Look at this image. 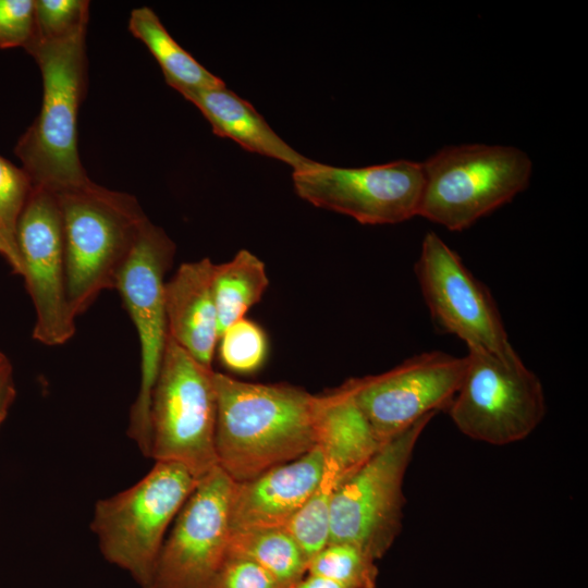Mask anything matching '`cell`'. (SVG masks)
<instances>
[{
    "label": "cell",
    "mask_w": 588,
    "mask_h": 588,
    "mask_svg": "<svg viewBox=\"0 0 588 588\" xmlns=\"http://www.w3.org/2000/svg\"><path fill=\"white\" fill-rule=\"evenodd\" d=\"M218 466L243 482L316 446L318 395L286 383H253L213 371Z\"/></svg>",
    "instance_id": "6da1fadb"
},
{
    "label": "cell",
    "mask_w": 588,
    "mask_h": 588,
    "mask_svg": "<svg viewBox=\"0 0 588 588\" xmlns=\"http://www.w3.org/2000/svg\"><path fill=\"white\" fill-rule=\"evenodd\" d=\"M63 233L66 297L84 314L120 272L148 220L137 199L93 181L56 194Z\"/></svg>",
    "instance_id": "7a4b0ae2"
},
{
    "label": "cell",
    "mask_w": 588,
    "mask_h": 588,
    "mask_svg": "<svg viewBox=\"0 0 588 588\" xmlns=\"http://www.w3.org/2000/svg\"><path fill=\"white\" fill-rule=\"evenodd\" d=\"M85 29L26 50L42 75L41 109L14 152L35 187L54 194L90 181L77 150V111L86 87Z\"/></svg>",
    "instance_id": "3957f363"
},
{
    "label": "cell",
    "mask_w": 588,
    "mask_h": 588,
    "mask_svg": "<svg viewBox=\"0 0 588 588\" xmlns=\"http://www.w3.org/2000/svg\"><path fill=\"white\" fill-rule=\"evenodd\" d=\"M421 164L418 217L454 232L511 203L532 174L529 156L505 145H449Z\"/></svg>",
    "instance_id": "277c9868"
},
{
    "label": "cell",
    "mask_w": 588,
    "mask_h": 588,
    "mask_svg": "<svg viewBox=\"0 0 588 588\" xmlns=\"http://www.w3.org/2000/svg\"><path fill=\"white\" fill-rule=\"evenodd\" d=\"M197 483L181 464L159 461L132 487L99 500L91 530L103 558L150 588L166 532Z\"/></svg>",
    "instance_id": "5b68a950"
},
{
    "label": "cell",
    "mask_w": 588,
    "mask_h": 588,
    "mask_svg": "<svg viewBox=\"0 0 588 588\" xmlns=\"http://www.w3.org/2000/svg\"><path fill=\"white\" fill-rule=\"evenodd\" d=\"M460 387L445 409L457 430L490 445L529 437L547 413L543 385L515 352L467 348Z\"/></svg>",
    "instance_id": "8992f818"
},
{
    "label": "cell",
    "mask_w": 588,
    "mask_h": 588,
    "mask_svg": "<svg viewBox=\"0 0 588 588\" xmlns=\"http://www.w3.org/2000/svg\"><path fill=\"white\" fill-rule=\"evenodd\" d=\"M216 416L212 368L198 363L168 334L150 399L149 456L179 463L201 479L218 466Z\"/></svg>",
    "instance_id": "52a82bcc"
},
{
    "label": "cell",
    "mask_w": 588,
    "mask_h": 588,
    "mask_svg": "<svg viewBox=\"0 0 588 588\" xmlns=\"http://www.w3.org/2000/svg\"><path fill=\"white\" fill-rule=\"evenodd\" d=\"M434 416H428L389 440L333 494L329 542L353 543L376 561L402 530L404 477L417 442Z\"/></svg>",
    "instance_id": "ba28073f"
},
{
    "label": "cell",
    "mask_w": 588,
    "mask_h": 588,
    "mask_svg": "<svg viewBox=\"0 0 588 588\" xmlns=\"http://www.w3.org/2000/svg\"><path fill=\"white\" fill-rule=\"evenodd\" d=\"M175 245L159 226L146 221L119 274L115 289L136 329L140 345V384L130 413L127 434L149 456L151 392L168 340L164 277Z\"/></svg>",
    "instance_id": "9c48e42d"
},
{
    "label": "cell",
    "mask_w": 588,
    "mask_h": 588,
    "mask_svg": "<svg viewBox=\"0 0 588 588\" xmlns=\"http://www.w3.org/2000/svg\"><path fill=\"white\" fill-rule=\"evenodd\" d=\"M296 194L316 207L362 224H395L418 217L424 187L421 162L341 168L311 160L293 171Z\"/></svg>",
    "instance_id": "30bf717a"
},
{
    "label": "cell",
    "mask_w": 588,
    "mask_h": 588,
    "mask_svg": "<svg viewBox=\"0 0 588 588\" xmlns=\"http://www.w3.org/2000/svg\"><path fill=\"white\" fill-rule=\"evenodd\" d=\"M414 269L438 328L467 348L498 355L515 352L490 291L437 233L425 234Z\"/></svg>",
    "instance_id": "8fae6325"
},
{
    "label": "cell",
    "mask_w": 588,
    "mask_h": 588,
    "mask_svg": "<svg viewBox=\"0 0 588 588\" xmlns=\"http://www.w3.org/2000/svg\"><path fill=\"white\" fill-rule=\"evenodd\" d=\"M464 369V356L431 351L382 373L347 382L378 441L384 444L419 420L445 411Z\"/></svg>",
    "instance_id": "7c38bea8"
},
{
    "label": "cell",
    "mask_w": 588,
    "mask_h": 588,
    "mask_svg": "<svg viewBox=\"0 0 588 588\" xmlns=\"http://www.w3.org/2000/svg\"><path fill=\"white\" fill-rule=\"evenodd\" d=\"M233 483L219 466L198 480L163 542L150 588L209 586L228 552Z\"/></svg>",
    "instance_id": "4fadbf2b"
},
{
    "label": "cell",
    "mask_w": 588,
    "mask_h": 588,
    "mask_svg": "<svg viewBox=\"0 0 588 588\" xmlns=\"http://www.w3.org/2000/svg\"><path fill=\"white\" fill-rule=\"evenodd\" d=\"M25 286L36 313L33 339L56 346L75 334L66 297L61 212L54 193L35 187L17 224Z\"/></svg>",
    "instance_id": "5bb4252c"
},
{
    "label": "cell",
    "mask_w": 588,
    "mask_h": 588,
    "mask_svg": "<svg viewBox=\"0 0 588 588\" xmlns=\"http://www.w3.org/2000/svg\"><path fill=\"white\" fill-rule=\"evenodd\" d=\"M324 456L316 445L301 457L257 477L234 482L230 498V530L285 528L316 490Z\"/></svg>",
    "instance_id": "9a60e30c"
},
{
    "label": "cell",
    "mask_w": 588,
    "mask_h": 588,
    "mask_svg": "<svg viewBox=\"0 0 588 588\" xmlns=\"http://www.w3.org/2000/svg\"><path fill=\"white\" fill-rule=\"evenodd\" d=\"M213 267L209 258L184 262L164 284L168 334L207 368L219 341Z\"/></svg>",
    "instance_id": "2e32d148"
},
{
    "label": "cell",
    "mask_w": 588,
    "mask_h": 588,
    "mask_svg": "<svg viewBox=\"0 0 588 588\" xmlns=\"http://www.w3.org/2000/svg\"><path fill=\"white\" fill-rule=\"evenodd\" d=\"M316 445L322 450L324 468L343 481L382 445L356 403L347 381L318 395Z\"/></svg>",
    "instance_id": "e0dca14e"
},
{
    "label": "cell",
    "mask_w": 588,
    "mask_h": 588,
    "mask_svg": "<svg viewBox=\"0 0 588 588\" xmlns=\"http://www.w3.org/2000/svg\"><path fill=\"white\" fill-rule=\"evenodd\" d=\"M180 94L200 110L216 135L231 138L250 152L278 159L293 171L311 161L286 144L248 101L225 85Z\"/></svg>",
    "instance_id": "ac0fdd59"
},
{
    "label": "cell",
    "mask_w": 588,
    "mask_h": 588,
    "mask_svg": "<svg viewBox=\"0 0 588 588\" xmlns=\"http://www.w3.org/2000/svg\"><path fill=\"white\" fill-rule=\"evenodd\" d=\"M130 32L142 40L158 61L168 85L179 93L225 85L185 51L148 7L134 9Z\"/></svg>",
    "instance_id": "d6986e66"
},
{
    "label": "cell",
    "mask_w": 588,
    "mask_h": 588,
    "mask_svg": "<svg viewBox=\"0 0 588 588\" xmlns=\"http://www.w3.org/2000/svg\"><path fill=\"white\" fill-rule=\"evenodd\" d=\"M269 285L265 264L247 249L215 265L212 290L219 336L258 303Z\"/></svg>",
    "instance_id": "ffe728a7"
},
{
    "label": "cell",
    "mask_w": 588,
    "mask_h": 588,
    "mask_svg": "<svg viewBox=\"0 0 588 588\" xmlns=\"http://www.w3.org/2000/svg\"><path fill=\"white\" fill-rule=\"evenodd\" d=\"M226 554L257 563L287 588L307 574L308 559L285 528L230 530Z\"/></svg>",
    "instance_id": "44dd1931"
},
{
    "label": "cell",
    "mask_w": 588,
    "mask_h": 588,
    "mask_svg": "<svg viewBox=\"0 0 588 588\" xmlns=\"http://www.w3.org/2000/svg\"><path fill=\"white\" fill-rule=\"evenodd\" d=\"M34 189L29 175L0 156V256L15 275L23 274L17 224Z\"/></svg>",
    "instance_id": "7402d4cb"
},
{
    "label": "cell",
    "mask_w": 588,
    "mask_h": 588,
    "mask_svg": "<svg viewBox=\"0 0 588 588\" xmlns=\"http://www.w3.org/2000/svg\"><path fill=\"white\" fill-rule=\"evenodd\" d=\"M376 560L348 542H328L308 562L307 574L328 578L345 588H377Z\"/></svg>",
    "instance_id": "603a6c76"
},
{
    "label": "cell",
    "mask_w": 588,
    "mask_h": 588,
    "mask_svg": "<svg viewBox=\"0 0 588 588\" xmlns=\"http://www.w3.org/2000/svg\"><path fill=\"white\" fill-rule=\"evenodd\" d=\"M218 343L222 365L238 373L258 370L267 357L268 342L264 330L246 318L228 327Z\"/></svg>",
    "instance_id": "cb8c5ba5"
},
{
    "label": "cell",
    "mask_w": 588,
    "mask_h": 588,
    "mask_svg": "<svg viewBox=\"0 0 588 588\" xmlns=\"http://www.w3.org/2000/svg\"><path fill=\"white\" fill-rule=\"evenodd\" d=\"M88 16L86 0H35L33 42L58 40L85 29Z\"/></svg>",
    "instance_id": "d4e9b609"
},
{
    "label": "cell",
    "mask_w": 588,
    "mask_h": 588,
    "mask_svg": "<svg viewBox=\"0 0 588 588\" xmlns=\"http://www.w3.org/2000/svg\"><path fill=\"white\" fill-rule=\"evenodd\" d=\"M35 28L34 0H0V49H27Z\"/></svg>",
    "instance_id": "484cf974"
},
{
    "label": "cell",
    "mask_w": 588,
    "mask_h": 588,
    "mask_svg": "<svg viewBox=\"0 0 588 588\" xmlns=\"http://www.w3.org/2000/svg\"><path fill=\"white\" fill-rule=\"evenodd\" d=\"M207 588H287L257 563L226 554Z\"/></svg>",
    "instance_id": "4316f807"
},
{
    "label": "cell",
    "mask_w": 588,
    "mask_h": 588,
    "mask_svg": "<svg viewBox=\"0 0 588 588\" xmlns=\"http://www.w3.org/2000/svg\"><path fill=\"white\" fill-rule=\"evenodd\" d=\"M15 395L16 389L13 377V368L8 359L0 365V427L8 416Z\"/></svg>",
    "instance_id": "83f0119b"
},
{
    "label": "cell",
    "mask_w": 588,
    "mask_h": 588,
    "mask_svg": "<svg viewBox=\"0 0 588 588\" xmlns=\"http://www.w3.org/2000/svg\"><path fill=\"white\" fill-rule=\"evenodd\" d=\"M293 588H345L328 578L306 574Z\"/></svg>",
    "instance_id": "f1b7e54d"
},
{
    "label": "cell",
    "mask_w": 588,
    "mask_h": 588,
    "mask_svg": "<svg viewBox=\"0 0 588 588\" xmlns=\"http://www.w3.org/2000/svg\"><path fill=\"white\" fill-rule=\"evenodd\" d=\"M5 360H8L7 356L2 352H0V365Z\"/></svg>",
    "instance_id": "f546056e"
}]
</instances>
